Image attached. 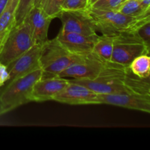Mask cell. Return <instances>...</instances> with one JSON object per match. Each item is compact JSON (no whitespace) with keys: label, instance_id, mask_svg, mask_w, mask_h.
<instances>
[{"label":"cell","instance_id":"6da1fadb","mask_svg":"<svg viewBox=\"0 0 150 150\" xmlns=\"http://www.w3.org/2000/svg\"><path fill=\"white\" fill-rule=\"evenodd\" d=\"M129 67L108 62L100 74L95 79H70L71 81L82 84L100 95L118 94L131 92L126 85L125 79Z\"/></svg>","mask_w":150,"mask_h":150},{"label":"cell","instance_id":"7a4b0ae2","mask_svg":"<svg viewBox=\"0 0 150 150\" xmlns=\"http://www.w3.org/2000/svg\"><path fill=\"white\" fill-rule=\"evenodd\" d=\"M41 67L7 83L0 94V117L32 101V91L35 82L42 77Z\"/></svg>","mask_w":150,"mask_h":150},{"label":"cell","instance_id":"3957f363","mask_svg":"<svg viewBox=\"0 0 150 150\" xmlns=\"http://www.w3.org/2000/svg\"><path fill=\"white\" fill-rule=\"evenodd\" d=\"M85 56L73 54L58 42L56 38L43 44L40 64L43 77L59 76L63 70L84 58Z\"/></svg>","mask_w":150,"mask_h":150},{"label":"cell","instance_id":"277c9868","mask_svg":"<svg viewBox=\"0 0 150 150\" xmlns=\"http://www.w3.org/2000/svg\"><path fill=\"white\" fill-rule=\"evenodd\" d=\"M35 44L29 23L24 21L13 29L0 48V63L8 65Z\"/></svg>","mask_w":150,"mask_h":150},{"label":"cell","instance_id":"5b68a950","mask_svg":"<svg viewBox=\"0 0 150 150\" xmlns=\"http://www.w3.org/2000/svg\"><path fill=\"white\" fill-rule=\"evenodd\" d=\"M96 32L114 36L129 31L136 18L116 10H102L90 7L88 10Z\"/></svg>","mask_w":150,"mask_h":150},{"label":"cell","instance_id":"8992f818","mask_svg":"<svg viewBox=\"0 0 150 150\" xmlns=\"http://www.w3.org/2000/svg\"><path fill=\"white\" fill-rule=\"evenodd\" d=\"M142 54H147V51L137 32L125 31L114 35L111 62L129 67L134 59Z\"/></svg>","mask_w":150,"mask_h":150},{"label":"cell","instance_id":"52a82bcc","mask_svg":"<svg viewBox=\"0 0 150 150\" xmlns=\"http://www.w3.org/2000/svg\"><path fill=\"white\" fill-rule=\"evenodd\" d=\"M62 22L60 31L65 32L83 34L86 35H97L92 18L88 10H62L56 16Z\"/></svg>","mask_w":150,"mask_h":150},{"label":"cell","instance_id":"ba28073f","mask_svg":"<svg viewBox=\"0 0 150 150\" xmlns=\"http://www.w3.org/2000/svg\"><path fill=\"white\" fill-rule=\"evenodd\" d=\"M107 62L92 52L85 56L82 60L67 67L59 76L73 79L92 80L100 74Z\"/></svg>","mask_w":150,"mask_h":150},{"label":"cell","instance_id":"9c48e42d","mask_svg":"<svg viewBox=\"0 0 150 150\" xmlns=\"http://www.w3.org/2000/svg\"><path fill=\"white\" fill-rule=\"evenodd\" d=\"M100 104L115 105L150 114V95L131 92L100 95Z\"/></svg>","mask_w":150,"mask_h":150},{"label":"cell","instance_id":"30bf717a","mask_svg":"<svg viewBox=\"0 0 150 150\" xmlns=\"http://www.w3.org/2000/svg\"><path fill=\"white\" fill-rule=\"evenodd\" d=\"M44 43H36L21 57L7 65L10 79L7 83L40 67V58Z\"/></svg>","mask_w":150,"mask_h":150},{"label":"cell","instance_id":"8fae6325","mask_svg":"<svg viewBox=\"0 0 150 150\" xmlns=\"http://www.w3.org/2000/svg\"><path fill=\"white\" fill-rule=\"evenodd\" d=\"M70 83L64 90L56 95L53 100L69 105H92L100 104L99 94L82 84Z\"/></svg>","mask_w":150,"mask_h":150},{"label":"cell","instance_id":"7c38bea8","mask_svg":"<svg viewBox=\"0 0 150 150\" xmlns=\"http://www.w3.org/2000/svg\"><path fill=\"white\" fill-rule=\"evenodd\" d=\"M70 83V79L59 76H42L34 84L32 91V101L53 100L54 97L64 90Z\"/></svg>","mask_w":150,"mask_h":150},{"label":"cell","instance_id":"4fadbf2b","mask_svg":"<svg viewBox=\"0 0 150 150\" xmlns=\"http://www.w3.org/2000/svg\"><path fill=\"white\" fill-rule=\"evenodd\" d=\"M99 35H86L74 32L59 31L56 39L70 53L79 56H86L92 52Z\"/></svg>","mask_w":150,"mask_h":150},{"label":"cell","instance_id":"5bb4252c","mask_svg":"<svg viewBox=\"0 0 150 150\" xmlns=\"http://www.w3.org/2000/svg\"><path fill=\"white\" fill-rule=\"evenodd\" d=\"M53 19L42 7H32L31 9L24 21L30 26L35 44L44 43L48 40V28Z\"/></svg>","mask_w":150,"mask_h":150},{"label":"cell","instance_id":"9a60e30c","mask_svg":"<svg viewBox=\"0 0 150 150\" xmlns=\"http://www.w3.org/2000/svg\"><path fill=\"white\" fill-rule=\"evenodd\" d=\"M19 0H9L7 6L0 15V48L7 37L16 27V10Z\"/></svg>","mask_w":150,"mask_h":150},{"label":"cell","instance_id":"2e32d148","mask_svg":"<svg viewBox=\"0 0 150 150\" xmlns=\"http://www.w3.org/2000/svg\"><path fill=\"white\" fill-rule=\"evenodd\" d=\"M114 36L111 35H99L92 53L105 62H111L114 48Z\"/></svg>","mask_w":150,"mask_h":150},{"label":"cell","instance_id":"e0dca14e","mask_svg":"<svg viewBox=\"0 0 150 150\" xmlns=\"http://www.w3.org/2000/svg\"><path fill=\"white\" fill-rule=\"evenodd\" d=\"M125 83L133 92L149 95L150 90V73L145 78H139L131 73L129 68L125 79Z\"/></svg>","mask_w":150,"mask_h":150},{"label":"cell","instance_id":"ac0fdd59","mask_svg":"<svg viewBox=\"0 0 150 150\" xmlns=\"http://www.w3.org/2000/svg\"><path fill=\"white\" fill-rule=\"evenodd\" d=\"M129 68L131 73L139 78H145L150 73V55L142 54L133 60Z\"/></svg>","mask_w":150,"mask_h":150},{"label":"cell","instance_id":"d6986e66","mask_svg":"<svg viewBox=\"0 0 150 150\" xmlns=\"http://www.w3.org/2000/svg\"><path fill=\"white\" fill-rule=\"evenodd\" d=\"M144 10L142 0H126L119 8L118 11L127 16L136 18Z\"/></svg>","mask_w":150,"mask_h":150},{"label":"cell","instance_id":"ffe728a7","mask_svg":"<svg viewBox=\"0 0 150 150\" xmlns=\"http://www.w3.org/2000/svg\"><path fill=\"white\" fill-rule=\"evenodd\" d=\"M34 0H19L16 10V26H19L24 21L26 16L33 7Z\"/></svg>","mask_w":150,"mask_h":150},{"label":"cell","instance_id":"44dd1931","mask_svg":"<svg viewBox=\"0 0 150 150\" xmlns=\"http://www.w3.org/2000/svg\"><path fill=\"white\" fill-rule=\"evenodd\" d=\"M126 0H98L91 7L102 10H116L118 11L122 3Z\"/></svg>","mask_w":150,"mask_h":150},{"label":"cell","instance_id":"7402d4cb","mask_svg":"<svg viewBox=\"0 0 150 150\" xmlns=\"http://www.w3.org/2000/svg\"><path fill=\"white\" fill-rule=\"evenodd\" d=\"M64 0H45L42 8L49 16L56 18V16L62 10Z\"/></svg>","mask_w":150,"mask_h":150},{"label":"cell","instance_id":"603a6c76","mask_svg":"<svg viewBox=\"0 0 150 150\" xmlns=\"http://www.w3.org/2000/svg\"><path fill=\"white\" fill-rule=\"evenodd\" d=\"M90 8L89 0H64L62 10H83L86 11Z\"/></svg>","mask_w":150,"mask_h":150},{"label":"cell","instance_id":"cb8c5ba5","mask_svg":"<svg viewBox=\"0 0 150 150\" xmlns=\"http://www.w3.org/2000/svg\"><path fill=\"white\" fill-rule=\"evenodd\" d=\"M136 32L146 47L147 54L150 55V21L140 26Z\"/></svg>","mask_w":150,"mask_h":150},{"label":"cell","instance_id":"d4e9b609","mask_svg":"<svg viewBox=\"0 0 150 150\" xmlns=\"http://www.w3.org/2000/svg\"><path fill=\"white\" fill-rule=\"evenodd\" d=\"M150 21V5L140 16H139L138 17L136 18L135 19V21L133 22V23L132 24L131 27H130V30L129 31H133V32H136L138 29H139L140 26H142V25L144 24V23H147V22Z\"/></svg>","mask_w":150,"mask_h":150},{"label":"cell","instance_id":"484cf974","mask_svg":"<svg viewBox=\"0 0 150 150\" xmlns=\"http://www.w3.org/2000/svg\"><path fill=\"white\" fill-rule=\"evenodd\" d=\"M10 79L7 66L4 64L0 63V86H2L7 83Z\"/></svg>","mask_w":150,"mask_h":150},{"label":"cell","instance_id":"4316f807","mask_svg":"<svg viewBox=\"0 0 150 150\" xmlns=\"http://www.w3.org/2000/svg\"><path fill=\"white\" fill-rule=\"evenodd\" d=\"M9 0H0V15L7 6Z\"/></svg>","mask_w":150,"mask_h":150},{"label":"cell","instance_id":"83f0119b","mask_svg":"<svg viewBox=\"0 0 150 150\" xmlns=\"http://www.w3.org/2000/svg\"><path fill=\"white\" fill-rule=\"evenodd\" d=\"M44 1H45V0H34L33 7H42Z\"/></svg>","mask_w":150,"mask_h":150},{"label":"cell","instance_id":"f1b7e54d","mask_svg":"<svg viewBox=\"0 0 150 150\" xmlns=\"http://www.w3.org/2000/svg\"><path fill=\"white\" fill-rule=\"evenodd\" d=\"M142 3L144 8L146 10V9L150 5V0H142Z\"/></svg>","mask_w":150,"mask_h":150},{"label":"cell","instance_id":"f546056e","mask_svg":"<svg viewBox=\"0 0 150 150\" xmlns=\"http://www.w3.org/2000/svg\"><path fill=\"white\" fill-rule=\"evenodd\" d=\"M98 0H89V4H90V7H91V6L92 5V4H95V2H96V1H98Z\"/></svg>","mask_w":150,"mask_h":150},{"label":"cell","instance_id":"4dcf8cb0","mask_svg":"<svg viewBox=\"0 0 150 150\" xmlns=\"http://www.w3.org/2000/svg\"><path fill=\"white\" fill-rule=\"evenodd\" d=\"M149 95H150V90H149Z\"/></svg>","mask_w":150,"mask_h":150}]
</instances>
